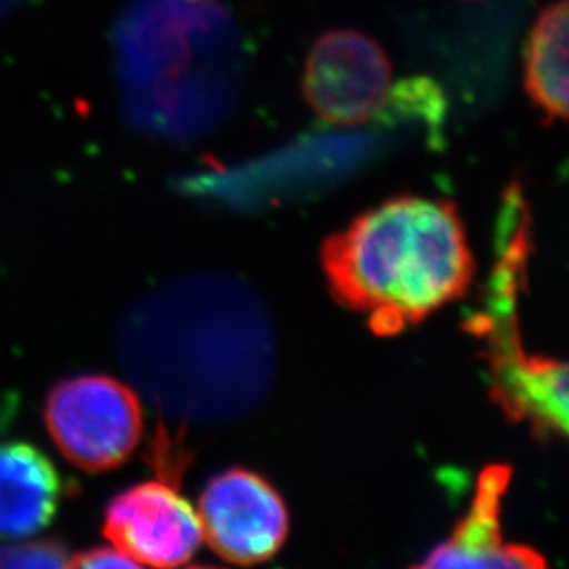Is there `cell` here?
<instances>
[{"label": "cell", "instance_id": "cell-4", "mask_svg": "<svg viewBox=\"0 0 569 569\" xmlns=\"http://www.w3.org/2000/svg\"><path fill=\"white\" fill-rule=\"evenodd\" d=\"M391 83V61L375 39L358 30H330L308 52L302 91L322 120L356 126L386 108Z\"/></svg>", "mask_w": 569, "mask_h": 569}, {"label": "cell", "instance_id": "cell-8", "mask_svg": "<svg viewBox=\"0 0 569 569\" xmlns=\"http://www.w3.org/2000/svg\"><path fill=\"white\" fill-rule=\"evenodd\" d=\"M63 496V479L43 451L28 442L0 445V540L43 531Z\"/></svg>", "mask_w": 569, "mask_h": 569}, {"label": "cell", "instance_id": "cell-7", "mask_svg": "<svg viewBox=\"0 0 569 569\" xmlns=\"http://www.w3.org/2000/svg\"><path fill=\"white\" fill-rule=\"evenodd\" d=\"M510 470L490 467L481 473L472 507L451 537L437 546L420 566L425 568H542L535 549L507 543L501 535V501Z\"/></svg>", "mask_w": 569, "mask_h": 569}, {"label": "cell", "instance_id": "cell-3", "mask_svg": "<svg viewBox=\"0 0 569 569\" xmlns=\"http://www.w3.org/2000/svg\"><path fill=\"white\" fill-rule=\"evenodd\" d=\"M44 425L67 461L98 473L122 467L133 456L144 415L131 387L106 375H81L52 387Z\"/></svg>", "mask_w": 569, "mask_h": 569}, {"label": "cell", "instance_id": "cell-6", "mask_svg": "<svg viewBox=\"0 0 569 569\" xmlns=\"http://www.w3.org/2000/svg\"><path fill=\"white\" fill-rule=\"evenodd\" d=\"M103 535L139 566L176 568L203 543L198 510L168 481L129 487L109 501Z\"/></svg>", "mask_w": 569, "mask_h": 569}, {"label": "cell", "instance_id": "cell-10", "mask_svg": "<svg viewBox=\"0 0 569 569\" xmlns=\"http://www.w3.org/2000/svg\"><path fill=\"white\" fill-rule=\"evenodd\" d=\"M69 562V551L56 540H36L0 548V568H63Z\"/></svg>", "mask_w": 569, "mask_h": 569}, {"label": "cell", "instance_id": "cell-1", "mask_svg": "<svg viewBox=\"0 0 569 569\" xmlns=\"http://www.w3.org/2000/svg\"><path fill=\"white\" fill-rule=\"evenodd\" d=\"M140 372L151 395L187 419L248 413L273 375V336L260 302L227 279H196L144 310Z\"/></svg>", "mask_w": 569, "mask_h": 569}, {"label": "cell", "instance_id": "cell-11", "mask_svg": "<svg viewBox=\"0 0 569 569\" xmlns=\"http://www.w3.org/2000/svg\"><path fill=\"white\" fill-rule=\"evenodd\" d=\"M69 566H78V568H139L137 562H133L128 555L122 553L117 548L89 549V551L76 555L74 560H70Z\"/></svg>", "mask_w": 569, "mask_h": 569}, {"label": "cell", "instance_id": "cell-9", "mask_svg": "<svg viewBox=\"0 0 569 569\" xmlns=\"http://www.w3.org/2000/svg\"><path fill=\"white\" fill-rule=\"evenodd\" d=\"M568 0L546 6L526 43L527 97L548 120H565L568 114Z\"/></svg>", "mask_w": 569, "mask_h": 569}, {"label": "cell", "instance_id": "cell-2", "mask_svg": "<svg viewBox=\"0 0 569 569\" xmlns=\"http://www.w3.org/2000/svg\"><path fill=\"white\" fill-rule=\"evenodd\" d=\"M321 258L333 297L378 336L413 327L473 279L461 216L445 199H389L328 238Z\"/></svg>", "mask_w": 569, "mask_h": 569}, {"label": "cell", "instance_id": "cell-5", "mask_svg": "<svg viewBox=\"0 0 569 569\" xmlns=\"http://www.w3.org/2000/svg\"><path fill=\"white\" fill-rule=\"evenodd\" d=\"M198 516L203 542L232 565H260L271 559L290 529L279 492L242 468L210 479L199 498Z\"/></svg>", "mask_w": 569, "mask_h": 569}]
</instances>
